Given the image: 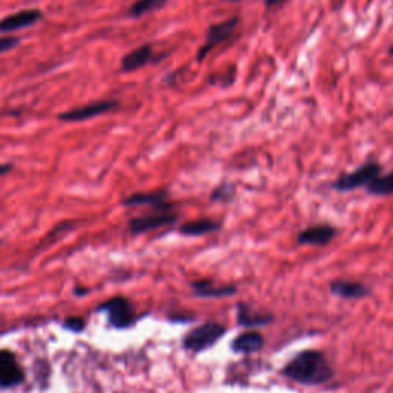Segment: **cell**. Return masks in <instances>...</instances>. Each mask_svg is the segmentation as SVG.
<instances>
[{"mask_svg": "<svg viewBox=\"0 0 393 393\" xmlns=\"http://www.w3.org/2000/svg\"><path fill=\"white\" fill-rule=\"evenodd\" d=\"M281 375L303 385H321L332 380L333 369L321 351L306 349L283 367Z\"/></svg>", "mask_w": 393, "mask_h": 393, "instance_id": "obj_1", "label": "cell"}, {"mask_svg": "<svg viewBox=\"0 0 393 393\" xmlns=\"http://www.w3.org/2000/svg\"><path fill=\"white\" fill-rule=\"evenodd\" d=\"M226 332L228 329L223 324L206 321L189 331L183 337L181 346L191 353H203L208 349L214 347L226 335Z\"/></svg>", "mask_w": 393, "mask_h": 393, "instance_id": "obj_2", "label": "cell"}, {"mask_svg": "<svg viewBox=\"0 0 393 393\" xmlns=\"http://www.w3.org/2000/svg\"><path fill=\"white\" fill-rule=\"evenodd\" d=\"M378 176H381V165L376 162H367L361 165L358 169H355L353 172L343 174L337 180L333 181L332 187L338 192H349L355 191V189L367 186L370 181L376 178Z\"/></svg>", "mask_w": 393, "mask_h": 393, "instance_id": "obj_3", "label": "cell"}, {"mask_svg": "<svg viewBox=\"0 0 393 393\" xmlns=\"http://www.w3.org/2000/svg\"><path fill=\"white\" fill-rule=\"evenodd\" d=\"M100 310H105L108 321L115 329H128L135 323V312L126 298L115 296L100 306Z\"/></svg>", "mask_w": 393, "mask_h": 393, "instance_id": "obj_4", "label": "cell"}, {"mask_svg": "<svg viewBox=\"0 0 393 393\" xmlns=\"http://www.w3.org/2000/svg\"><path fill=\"white\" fill-rule=\"evenodd\" d=\"M177 212L176 209H154V212L149 215H143L134 218L129 223V229L133 234H144V232L154 231L163 226H169V224L177 221Z\"/></svg>", "mask_w": 393, "mask_h": 393, "instance_id": "obj_5", "label": "cell"}, {"mask_svg": "<svg viewBox=\"0 0 393 393\" xmlns=\"http://www.w3.org/2000/svg\"><path fill=\"white\" fill-rule=\"evenodd\" d=\"M120 106V103L117 100H100V101H92V103H88L85 106L80 108H74L69 109V111L63 112L59 115V120L62 122H83V120H90L97 117V115H103L106 112L115 111Z\"/></svg>", "mask_w": 393, "mask_h": 393, "instance_id": "obj_6", "label": "cell"}, {"mask_svg": "<svg viewBox=\"0 0 393 393\" xmlns=\"http://www.w3.org/2000/svg\"><path fill=\"white\" fill-rule=\"evenodd\" d=\"M237 25H238V19L232 17V19H228L224 22H220V24H215L210 26L208 35H206V43L200 48L199 56H196V60L203 62L215 47H218L223 42H226L231 35L234 34Z\"/></svg>", "mask_w": 393, "mask_h": 393, "instance_id": "obj_7", "label": "cell"}, {"mask_svg": "<svg viewBox=\"0 0 393 393\" xmlns=\"http://www.w3.org/2000/svg\"><path fill=\"white\" fill-rule=\"evenodd\" d=\"M338 231L329 223H318L298 232L296 242L301 246H326L337 237Z\"/></svg>", "mask_w": 393, "mask_h": 393, "instance_id": "obj_8", "label": "cell"}, {"mask_svg": "<svg viewBox=\"0 0 393 393\" xmlns=\"http://www.w3.org/2000/svg\"><path fill=\"white\" fill-rule=\"evenodd\" d=\"M125 206H151L152 209H176L174 203L169 201V192L160 189L154 192H140L128 196L123 200Z\"/></svg>", "mask_w": 393, "mask_h": 393, "instance_id": "obj_9", "label": "cell"}, {"mask_svg": "<svg viewBox=\"0 0 393 393\" xmlns=\"http://www.w3.org/2000/svg\"><path fill=\"white\" fill-rule=\"evenodd\" d=\"M24 381V370L8 351H0V385L2 387H14Z\"/></svg>", "mask_w": 393, "mask_h": 393, "instance_id": "obj_10", "label": "cell"}, {"mask_svg": "<svg viewBox=\"0 0 393 393\" xmlns=\"http://www.w3.org/2000/svg\"><path fill=\"white\" fill-rule=\"evenodd\" d=\"M331 292L343 300H362L372 295V289L360 281L335 280L331 283Z\"/></svg>", "mask_w": 393, "mask_h": 393, "instance_id": "obj_11", "label": "cell"}, {"mask_svg": "<svg viewBox=\"0 0 393 393\" xmlns=\"http://www.w3.org/2000/svg\"><path fill=\"white\" fill-rule=\"evenodd\" d=\"M43 17L40 10H22L0 20V33H14L34 25Z\"/></svg>", "mask_w": 393, "mask_h": 393, "instance_id": "obj_12", "label": "cell"}, {"mask_svg": "<svg viewBox=\"0 0 393 393\" xmlns=\"http://www.w3.org/2000/svg\"><path fill=\"white\" fill-rule=\"evenodd\" d=\"M191 289L199 298H228L238 292L235 285H217L212 280H196L191 283Z\"/></svg>", "mask_w": 393, "mask_h": 393, "instance_id": "obj_13", "label": "cell"}, {"mask_svg": "<svg viewBox=\"0 0 393 393\" xmlns=\"http://www.w3.org/2000/svg\"><path fill=\"white\" fill-rule=\"evenodd\" d=\"M265 346V337L257 331H246L243 333L237 335V337L232 340L231 349L234 353L240 355H251L257 353Z\"/></svg>", "mask_w": 393, "mask_h": 393, "instance_id": "obj_14", "label": "cell"}, {"mask_svg": "<svg viewBox=\"0 0 393 393\" xmlns=\"http://www.w3.org/2000/svg\"><path fill=\"white\" fill-rule=\"evenodd\" d=\"M274 321L272 314H258L253 312L249 304L238 303L237 304V323L246 327V329H256V327H263Z\"/></svg>", "mask_w": 393, "mask_h": 393, "instance_id": "obj_15", "label": "cell"}, {"mask_svg": "<svg viewBox=\"0 0 393 393\" xmlns=\"http://www.w3.org/2000/svg\"><path fill=\"white\" fill-rule=\"evenodd\" d=\"M154 59V53H152L151 45H142L131 51L122 59V71L123 72H134Z\"/></svg>", "mask_w": 393, "mask_h": 393, "instance_id": "obj_16", "label": "cell"}, {"mask_svg": "<svg viewBox=\"0 0 393 393\" xmlns=\"http://www.w3.org/2000/svg\"><path fill=\"white\" fill-rule=\"evenodd\" d=\"M220 228H221L220 221L210 220V218H199V220L183 223L178 231L181 235L186 237H203L220 231Z\"/></svg>", "mask_w": 393, "mask_h": 393, "instance_id": "obj_17", "label": "cell"}, {"mask_svg": "<svg viewBox=\"0 0 393 393\" xmlns=\"http://www.w3.org/2000/svg\"><path fill=\"white\" fill-rule=\"evenodd\" d=\"M367 192L375 196H390L393 195V171L385 176H378L366 186Z\"/></svg>", "mask_w": 393, "mask_h": 393, "instance_id": "obj_18", "label": "cell"}, {"mask_svg": "<svg viewBox=\"0 0 393 393\" xmlns=\"http://www.w3.org/2000/svg\"><path fill=\"white\" fill-rule=\"evenodd\" d=\"M167 0H135L129 8L131 17H142L144 14L163 8Z\"/></svg>", "mask_w": 393, "mask_h": 393, "instance_id": "obj_19", "label": "cell"}, {"mask_svg": "<svg viewBox=\"0 0 393 393\" xmlns=\"http://www.w3.org/2000/svg\"><path fill=\"white\" fill-rule=\"evenodd\" d=\"M234 196H235V186L232 183H228V181H224V183L218 185L212 191V194H210V201L229 203Z\"/></svg>", "mask_w": 393, "mask_h": 393, "instance_id": "obj_20", "label": "cell"}, {"mask_svg": "<svg viewBox=\"0 0 393 393\" xmlns=\"http://www.w3.org/2000/svg\"><path fill=\"white\" fill-rule=\"evenodd\" d=\"M20 43V39L16 35H0V53H6L12 48H16Z\"/></svg>", "mask_w": 393, "mask_h": 393, "instance_id": "obj_21", "label": "cell"}, {"mask_svg": "<svg viewBox=\"0 0 393 393\" xmlns=\"http://www.w3.org/2000/svg\"><path fill=\"white\" fill-rule=\"evenodd\" d=\"M63 327H65V329L71 331V332H82L85 329V321H83V318L71 317V318L65 319Z\"/></svg>", "mask_w": 393, "mask_h": 393, "instance_id": "obj_22", "label": "cell"}, {"mask_svg": "<svg viewBox=\"0 0 393 393\" xmlns=\"http://www.w3.org/2000/svg\"><path fill=\"white\" fill-rule=\"evenodd\" d=\"M283 2H286V0H265V5H266L267 10H271V8H274V6L281 5Z\"/></svg>", "mask_w": 393, "mask_h": 393, "instance_id": "obj_23", "label": "cell"}, {"mask_svg": "<svg viewBox=\"0 0 393 393\" xmlns=\"http://www.w3.org/2000/svg\"><path fill=\"white\" fill-rule=\"evenodd\" d=\"M11 169H12L11 165H8V163H5V165L0 163V177L5 176V174H8Z\"/></svg>", "mask_w": 393, "mask_h": 393, "instance_id": "obj_24", "label": "cell"}, {"mask_svg": "<svg viewBox=\"0 0 393 393\" xmlns=\"http://www.w3.org/2000/svg\"><path fill=\"white\" fill-rule=\"evenodd\" d=\"M231 2H240V0H231Z\"/></svg>", "mask_w": 393, "mask_h": 393, "instance_id": "obj_25", "label": "cell"}]
</instances>
